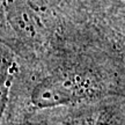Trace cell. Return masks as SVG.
Returning <instances> with one entry per match:
<instances>
[{"instance_id": "4", "label": "cell", "mask_w": 125, "mask_h": 125, "mask_svg": "<svg viewBox=\"0 0 125 125\" xmlns=\"http://www.w3.org/2000/svg\"><path fill=\"white\" fill-rule=\"evenodd\" d=\"M70 18L80 26L125 20V0H58Z\"/></svg>"}, {"instance_id": "2", "label": "cell", "mask_w": 125, "mask_h": 125, "mask_svg": "<svg viewBox=\"0 0 125 125\" xmlns=\"http://www.w3.org/2000/svg\"><path fill=\"white\" fill-rule=\"evenodd\" d=\"M58 0H1V44L34 62L83 37Z\"/></svg>"}, {"instance_id": "1", "label": "cell", "mask_w": 125, "mask_h": 125, "mask_svg": "<svg viewBox=\"0 0 125 125\" xmlns=\"http://www.w3.org/2000/svg\"><path fill=\"white\" fill-rule=\"evenodd\" d=\"M114 97L125 98V70L87 35L37 62L22 60L1 124Z\"/></svg>"}, {"instance_id": "3", "label": "cell", "mask_w": 125, "mask_h": 125, "mask_svg": "<svg viewBox=\"0 0 125 125\" xmlns=\"http://www.w3.org/2000/svg\"><path fill=\"white\" fill-rule=\"evenodd\" d=\"M2 125H125V98L45 110Z\"/></svg>"}]
</instances>
